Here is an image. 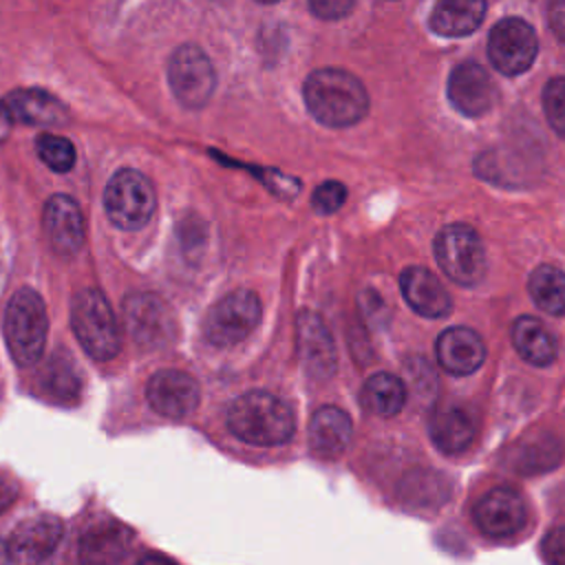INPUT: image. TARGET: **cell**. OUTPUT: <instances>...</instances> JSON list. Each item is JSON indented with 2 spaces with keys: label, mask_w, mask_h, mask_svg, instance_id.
<instances>
[{
  "label": "cell",
  "mask_w": 565,
  "mask_h": 565,
  "mask_svg": "<svg viewBox=\"0 0 565 565\" xmlns=\"http://www.w3.org/2000/svg\"><path fill=\"white\" fill-rule=\"evenodd\" d=\"M302 97L316 121L344 128L358 124L369 110L364 84L342 68H318L305 79Z\"/></svg>",
  "instance_id": "1"
},
{
  "label": "cell",
  "mask_w": 565,
  "mask_h": 565,
  "mask_svg": "<svg viewBox=\"0 0 565 565\" xmlns=\"http://www.w3.org/2000/svg\"><path fill=\"white\" fill-rule=\"evenodd\" d=\"M227 428L241 441L278 446L291 439L296 419L291 406L282 397L267 391H249L230 404Z\"/></svg>",
  "instance_id": "2"
},
{
  "label": "cell",
  "mask_w": 565,
  "mask_h": 565,
  "mask_svg": "<svg viewBox=\"0 0 565 565\" xmlns=\"http://www.w3.org/2000/svg\"><path fill=\"white\" fill-rule=\"evenodd\" d=\"M49 331V316L42 296L31 289H18L4 311V342L11 358L20 366H31L40 360Z\"/></svg>",
  "instance_id": "3"
},
{
  "label": "cell",
  "mask_w": 565,
  "mask_h": 565,
  "mask_svg": "<svg viewBox=\"0 0 565 565\" xmlns=\"http://www.w3.org/2000/svg\"><path fill=\"white\" fill-rule=\"evenodd\" d=\"M71 327L82 349L99 360H113L119 353V324L99 289H79L71 300Z\"/></svg>",
  "instance_id": "4"
},
{
  "label": "cell",
  "mask_w": 565,
  "mask_h": 565,
  "mask_svg": "<svg viewBox=\"0 0 565 565\" xmlns=\"http://www.w3.org/2000/svg\"><path fill=\"white\" fill-rule=\"evenodd\" d=\"M104 207L113 225L121 230H139L154 214L157 194L146 174L124 168L110 177L104 190Z\"/></svg>",
  "instance_id": "5"
},
{
  "label": "cell",
  "mask_w": 565,
  "mask_h": 565,
  "mask_svg": "<svg viewBox=\"0 0 565 565\" xmlns=\"http://www.w3.org/2000/svg\"><path fill=\"white\" fill-rule=\"evenodd\" d=\"M435 258L441 271L457 285L472 287L486 274V249L475 227L452 223L435 236Z\"/></svg>",
  "instance_id": "6"
},
{
  "label": "cell",
  "mask_w": 565,
  "mask_h": 565,
  "mask_svg": "<svg viewBox=\"0 0 565 565\" xmlns=\"http://www.w3.org/2000/svg\"><path fill=\"white\" fill-rule=\"evenodd\" d=\"M260 313L258 296L249 289H236L207 311L203 322L205 340L214 347H234L258 327Z\"/></svg>",
  "instance_id": "7"
},
{
  "label": "cell",
  "mask_w": 565,
  "mask_h": 565,
  "mask_svg": "<svg viewBox=\"0 0 565 565\" xmlns=\"http://www.w3.org/2000/svg\"><path fill=\"white\" fill-rule=\"evenodd\" d=\"M168 82L185 108H201L214 93L216 75L210 57L199 46L183 44L168 62Z\"/></svg>",
  "instance_id": "8"
},
{
  "label": "cell",
  "mask_w": 565,
  "mask_h": 565,
  "mask_svg": "<svg viewBox=\"0 0 565 565\" xmlns=\"http://www.w3.org/2000/svg\"><path fill=\"white\" fill-rule=\"evenodd\" d=\"M539 53L534 29L521 18H505L497 22L488 38V57L503 75H519L527 71Z\"/></svg>",
  "instance_id": "9"
},
{
  "label": "cell",
  "mask_w": 565,
  "mask_h": 565,
  "mask_svg": "<svg viewBox=\"0 0 565 565\" xmlns=\"http://www.w3.org/2000/svg\"><path fill=\"white\" fill-rule=\"evenodd\" d=\"M62 541V523L51 514L24 519L4 543V558L11 563L46 561Z\"/></svg>",
  "instance_id": "10"
},
{
  "label": "cell",
  "mask_w": 565,
  "mask_h": 565,
  "mask_svg": "<svg viewBox=\"0 0 565 565\" xmlns=\"http://www.w3.org/2000/svg\"><path fill=\"white\" fill-rule=\"evenodd\" d=\"M199 397L196 380L177 369L157 371L146 384V399L152 411L170 419L188 417L199 406Z\"/></svg>",
  "instance_id": "11"
},
{
  "label": "cell",
  "mask_w": 565,
  "mask_h": 565,
  "mask_svg": "<svg viewBox=\"0 0 565 565\" xmlns=\"http://www.w3.org/2000/svg\"><path fill=\"white\" fill-rule=\"evenodd\" d=\"M527 519L523 497L514 488H494L475 505V523L492 539H508L516 534Z\"/></svg>",
  "instance_id": "12"
},
{
  "label": "cell",
  "mask_w": 565,
  "mask_h": 565,
  "mask_svg": "<svg viewBox=\"0 0 565 565\" xmlns=\"http://www.w3.org/2000/svg\"><path fill=\"white\" fill-rule=\"evenodd\" d=\"M450 104L468 117L488 113L497 99V86L483 66L477 62H461L448 77Z\"/></svg>",
  "instance_id": "13"
},
{
  "label": "cell",
  "mask_w": 565,
  "mask_h": 565,
  "mask_svg": "<svg viewBox=\"0 0 565 565\" xmlns=\"http://www.w3.org/2000/svg\"><path fill=\"white\" fill-rule=\"evenodd\" d=\"M44 236L53 252L62 256L75 254L84 245L86 227L79 205L66 194H53L42 214Z\"/></svg>",
  "instance_id": "14"
},
{
  "label": "cell",
  "mask_w": 565,
  "mask_h": 565,
  "mask_svg": "<svg viewBox=\"0 0 565 565\" xmlns=\"http://www.w3.org/2000/svg\"><path fill=\"white\" fill-rule=\"evenodd\" d=\"M126 327L139 347H157L172 333V318L161 298L135 294L124 305Z\"/></svg>",
  "instance_id": "15"
},
{
  "label": "cell",
  "mask_w": 565,
  "mask_h": 565,
  "mask_svg": "<svg viewBox=\"0 0 565 565\" xmlns=\"http://www.w3.org/2000/svg\"><path fill=\"white\" fill-rule=\"evenodd\" d=\"M296 333H298V353L305 371L316 380L329 377L335 369V349L322 320L311 311H302L298 316Z\"/></svg>",
  "instance_id": "16"
},
{
  "label": "cell",
  "mask_w": 565,
  "mask_h": 565,
  "mask_svg": "<svg viewBox=\"0 0 565 565\" xmlns=\"http://www.w3.org/2000/svg\"><path fill=\"white\" fill-rule=\"evenodd\" d=\"M11 121L26 126H62L68 119L60 99L40 88H15L0 102Z\"/></svg>",
  "instance_id": "17"
},
{
  "label": "cell",
  "mask_w": 565,
  "mask_h": 565,
  "mask_svg": "<svg viewBox=\"0 0 565 565\" xmlns=\"http://www.w3.org/2000/svg\"><path fill=\"white\" fill-rule=\"evenodd\" d=\"M399 287L408 307L424 318H444L452 311L446 287L426 267H406L399 274Z\"/></svg>",
  "instance_id": "18"
},
{
  "label": "cell",
  "mask_w": 565,
  "mask_h": 565,
  "mask_svg": "<svg viewBox=\"0 0 565 565\" xmlns=\"http://www.w3.org/2000/svg\"><path fill=\"white\" fill-rule=\"evenodd\" d=\"M437 360L452 375H470L486 360L481 335L468 327H450L437 338Z\"/></svg>",
  "instance_id": "19"
},
{
  "label": "cell",
  "mask_w": 565,
  "mask_h": 565,
  "mask_svg": "<svg viewBox=\"0 0 565 565\" xmlns=\"http://www.w3.org/2000/svg\"><path fill=\"white\" fill-rule=\"evenodd\" d=\"M351 417L338 406H322L309 424V446L322 459H338L351 441Z\"/></svg>",
  "instance_id": "20"
},
{
  "label": "cell",
  "mask_w": 565,
  "mask_h": 565,
  "mask_svg": "<svg viewBox=\"0 0 565 565\" xmlns=\"http://www.w3.org/2000/svg\"><path fill=\"white\" fill-rule=\"evenodd\" d=\"M428 430H430L433 444L446 455L463 452L475 439V422L470 413L461 406L437 408L430 415Z\"/></svg>",
  "instance_id": "21"
},
{
  "label": "cell",
  "mask_w": 565,
  "mask_h": 565,
  "mask_svg": "<svg viewBox=\"0 0 565 565\" xmlns=\"http://www.w3.org/2000/svg\"><path fill=\"white\" fill-rule=\"evenodd\" d=\"M486 15V0H437L430 13V29L444 38L472 33Z\"/></svg>",
  "instance_id": "22"
},
{
  "label": "cell",
  "mask_w": 565,
  "mask_h": 565,
  "mask_svg": "<svg viewBox=\"0 0 565 565\" xmlns=\"http://www.w3.org/2000/svg\"><path fill=\"white\" fill-rule=\"evenodd\" d=\"M512 344L527 364L547 366L556 360V340L552 331L534 316L516 318L512 327Z\"/></svg>",
  "instance_id": "23"
},
{
  "label": "cell",
  "mask_w": 565,
  "mask_h": 565,
  "mask_svg": "<svg viewBox=\"0 0 565 565\" xmlns=\"http://www.w3.org/2000/svg\"><path fill=\"white\" fill-rule=\"evenodd\" d=\"M360 402L377 417H393L406 404V386L393 373H375L362 384Z\"/></svg>",
  "instance_id": "24"
},
{
  "label": "cell",
  "mask_w": 565,
  "mask_h": 565,
  "mask_svg": "<svg viewBox=\"0 0 565 565\" xmlns=\"http://www.w3.org/2000/svg\"><path fill=\"white\" fill-rule=\"evenodd\" d=\"M530 296L539 309L552 316L565 313V271L554 265H539L530 274Z\"/></svg>",
  "instance_id": "25"
},
{
  "label": "cell",
  "mask_w": 565,
  "mask_h": 565,
  "mask_svg": "<svg viewBox=\"0 0 565 565\" xmlns=\"http://www.w3.org/2000/svg\"><path fill=\"white\" fill-rule=\"evenodd\" d=\"M124 536H126V527L124 530L121 527L93 530L82 541V558L84 561H117V558H121V554L126 550Z\"/></svg>",
  "instance_id": "26"
},
{
  "label": "cell",
  "mask_w": 565,
  "mask_h": 565,
  "mask_svg": "<svg viewBox=\"0 0 565 565\" xmlns=\"http://www.w3.org/2000/svg\"><path fill=\"white\" fill-rule=\"evenodd\" d=\"M35 150L53 172H68L75 166V146L66 137L40 135L35 139Z\"/></svg>",
  "instance_id": "27"
},
{
  "label": "cell",
  "mask_w": 565,
  "mask_h": 565,
  "mask_svg": "<svg viewBox=\"0 0 565 565\" xmlns=\"http://www.w3.org/2000/svg\"><path fill=\"white\" fill-rule=\"evenodd\" d=\"M545 117L561 137H565V77H554L543 90Z\"/></svg>",
  "instance_id": "28"
},
{
  "label": "cell",
  "mask_w": 565,
  "mask_h": 565,
  "mask_svg": "<svg viewBox=\"0 0 565 565\" xmlns=\"http://www.w3.org/2000/svg\"><path fill=\"white\" fill-rule=\"evenodd\" d=\"M46 384L53 391V395L60 397V399H68L79 388V382H77L73 364L60 362V360L49 364V369H46Z\"/></svg>",
  "instance_id": "29"
},
{
  "label": "cell",
  "mask_w": 565,
  "mask_h": 565,
  "mask_svg": "<svg viewBox=\"0 0 565 565\" xmlns=\"http://www.w3.org/2000/svg\"><path fill=\"white\" fill-rule=\"evenodd\" d=\"M347 201V188L340 181H324L313 190L311 205L320 214L338 212Z\"/></svg>",
  "instance_id": "30"
},
{
  "label": "cell",
  "mask_w": 565,
  "mask_h": 565,
  "mask_svg": "<svg viewBox=\"0 0 565 565\" xmlns=\"http://www.w3.org/2000/svg\"><path fill=\"white\" fill-rule=\"evenodd\" d=\"M541 554H543V561L552 565H565V525L545 534L541 543Z\"/></svg>",
  "instance_id": "31"
},
{
  "label": "cell",
  "mask_w": 565,
  "mask_h": 565,
  "mask_svg": "<svg viewBox=\"0 0 565 565\" xmlns=\"http://www.w3.org/2000/svg\"><path fill=\"white\" fill-rule=\"evenodd\" d=\"M353 2L355 0H309V9L322 20H338L351 11Z\"/></svg>",
  "instance_id": "32"
},
{
  "label": "cell",
  "mask_w": 565,
  "mask_h": 565,
  "mask_svg": "<svg viewBox=\"0 0 565 565\" xmlns=\"http://www.w3.org/2000/svg\"><path fill=\"white\" fill-rule=\"evenodd\" d=\"M547 20L550 26L554 31V35L565 42V0H552L550 11H547Z\"/></svg>",
  "instance_id": "33"
},
{
  "label": "cell",
  "mask_w": 565,
  "mask_h": 565,
  "mask_svg": "<svg viewBox=\"0 0 565 565\" xmlns=\"http://www.w3.org/2000/svg\"><path fill=\"white\" fill-rule=\"evenodd\" d=\"M9 124H11V119L7 117V113H4L2 106H0V139L9 132Z\"/></svg>",
  "instance_id": "34"
},
{
  "label": "cell",
  "mask_w": 565,
  "mask_h": 565,
  "mask_svg": "<svg viewBox=\"0 0 565 565\" xmlns=\"http://www.w3.org/2000/svg\"><path fill=\"white\" fill-rule=\"evenodd\" d=\"M258 2H278V0H258Z\"/></svg>",
  "instance_id": "35"
}]
</instances>
